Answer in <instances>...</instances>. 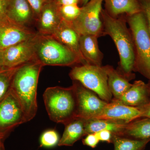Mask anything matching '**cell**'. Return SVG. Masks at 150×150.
<instances>
[{
  "label": "cell",
  "instance_id": "cell-22",
  "mask_svg": "<svg viewBox=\"0 0 150 150\" xmlns=\"http://www.w3.org/2000/svg\"><path fill=\"white\" fill-rule=\"evenodd\" d=\"M142 118L128 123L120 136L135 139H150V119Z\"/></svg>",
  "mask_w": 150,
  "mask_h": 150
},
{
  "label": "cell",
  "instance_id": "cell-32",
  "mask_svg": "<svg viewBox=\"0 0 150 150\" xmlns=\"http://www.w3.org/2000/svg\"><path fill=\"white\" fill-rule=\"evenodd\" d=\"M141 111V117L150 119V101L147 104L137 107Z\"/></svg>",
  "mask_w": 150,
  "mask_h": 150
},
{
  "label": "cell",
  "instance_id": "cell-25",
  "mask_svg": "<svg viewBox=\"0 0 150 150\" xmlns=\"http://www.w3.org/2000/svg\"><path fill=\"white\" fill-rule=\"evenodd\" d=\"M58 10L62 20L72 24L79 15L81 7L78 5H69L58 6Z\"/></svg>",
  "mask_w": 150,
  "mask_h": 150
},
{
  "label": "cell",
  "instance_id": "cell-21",
  "mask_svg": "<svg viewBox=\"0 0 150 150\" xmlns=\"http://www.w3.org/2000/svg\"><path fill=\"white\" fill-rule=\"evenodd\" d=\"M85 122L84 119L75 118L64 124V131L58 146H71L85 136Z\"/></svg>",
  "mask_w": 150,
  "mask_h": 150
},
{
  "label": "cell",
  "instance_id": "cell-20",
  "mask_svg": "<svg viewBox=\"0 0 150 150\" xmlns=\"http://www.w3.org/2000/svg\"><path fill=\"white\" fill-rule=\"evenodd\" d=\"M128 123L108 119H93L85 120V136L102 130H108L113 134L120 136Z\"/></svg>",
  "mask_w": 150,
  "mask_h": 150
},
{
  "label": "cell",
  "instance_id": "cell-14",
  "mask_svg": "<svg viewBox=\"0 0 150 150\" xmlns=\"http://www.w3.org/2000/svg\"><path fill=\"white\" fill-rule=\"evenodd\" d=\"M35 32L29 28L8 23L0 26V48L4 49L34 37Z\"/></svg>",
  "mask_w": 150,
  "mask_h": 150
},
{
  "label": "cell",
  "instance_id": "cell-24",
  "mask_svg": "<svg viewBox=\"0 0 150 150\" xmlns=\"http://www.w3.org/2000/svg\"><path fill=\"white\" fill-rule=\"evenodd\" d=\"M20 67L0 70V102L9 91L14 75Z\"/></svg>",
  "mask_w": 150,
  "mask_h": 150
},
{
  "label": "cell",
  "instance_id": "cell-29",
  "mask_svg": "<svg viewBox=\"0 0 150 150\" xmlns=\"http://www.w3.org/2000/svg\"><path fill=\"white\" fill-rule=\"evenodd\" d=\"M8 2V0H0V21L3 24L11 23L7 17Z\"/></svg>",
  "mask_w": 150,
  "mask_h": 150
},
{
  "label": "cell",
  "instance_id": "cell-30",
  "mask_svg": "<svg viewBox=\"0 0 150 150\" xmlns=\"http://www.w3.org/2000/svg\"><path fill=\"white\" fill-rule=\"evenodd\" d=\"M86 137L83 140V144L86 146L92 148L96 147L100 142L95 134H90L87 135Z\"/></svg>",
  "mask_w": 150,
  "mask_h": 150
},
{
  "label": "cell",
  "instance_id": "cell-37",
  "mask_svg": "<svg viewBox=\"0 0 150 150\" xmlns=\"http://www.w3.org/2000/svg\"><path fill=\"white\" fill-rule=\"evenodd\" d=\"M5 135L1 134V133H0V140H2V139L5 137Z\"/></svg>",
  "mask_w": 150,
  "mask_h": 150
},
{
  "label": "cell",
  "instance_id": "cell-36",
  "mask_svg": "<svg viewBox=\"0 0 150 150\" xmlns=\"http://www.w3.org/2000/svg\"><path fill=\"white\" fill-rule=\"evenodd\" d=\"M89 1V0H82L81 4L82 5V6L85 5Z\"/></svg>",
  "mask_w": 150,
  "mask_h": 150
},
{
  "label": "cell",
  "instance_id": "cell-4",
  "mask_svg": "<svg viewBox=\"0 0 150 150\" xmlns=\"http://www.w3.org/2000/svg\"><path fill=\"white\" fill-rule=\"evenodd\" d=\"M43 99L51 121L65 124L76 118V101L72 86L48 88L43 93Z\"/></svg>",
  "mask_w": 150,
  "mask_h": 150
},
{
  "label": "cell",
  "instance_id": "cell-19",
  "mask_svg": "<svg viewBox=\"0 0 150 150\" xmlns=\"http://www.w3.org/2000/svg\"><path fill=\"white\" fill-rule=\"evenodd\" d=\"M108 76V88L113 99H119L130 88L132 84L117 69L110 65L104 66Z\"/></svg>",
  "mask_w": 150,
  "mask_h": 150
},
{
  "label": "cell",
  "instance_id": "cell-3",
  "mask_svg": "<svg viewBox=\"0 0 150 150\" xmlns=\"http://www.w3.org/2000/svg\"><path fill=\"white\" fill-rule=\"evenodd\" d=\"M126 18L134 42V71L150 81V33L146 16L142 11Z\"/></svg>",
  "mask_w": 150,
  "mask_h": 150
},
{
  "label": "cell",
  "instance_id": "cell-13",
  "mask_svg": "<svg viewBox=\"0 0 150 150\" xmlns=\"http://www.w3.org/2000/svg\"><path fill=\"white\" fill-rule=\"evenodd\" d=\"M62 21L58 6L54 0H48L35 22L37 32L41 35H52Z\"/></svg>",
  "mask_w": 150,
  "mask_h": 150
},
{
  "label": "cell",
  "instance_id": "cell-2",
  "mask_svg": "<svg viewBox=\"0 0 150 150\" xmlns=\"http://www.w3.org/2000/svg\"><path fill=\"white\" fill-rule=\"evenodd\" d=\"M43 67L33 59L19 67L13 78L11 88L20 102L26 122L32 120L37 112L38 83Z\"/></svg>",
  "mask_w": 150,
  "mask_h": 150
},
{
  "label": "cell",
  "instance_id": "cell-15",
  "mask_svg": "<svg viewBox=\"0 0 150 150\" xmlns=\"http://www.w3.org/2000/svg\"><path fill=\"white\" fill-rule=\"evenodd\" d=\"M51 35L74 52L79 57L83 64L87 63L80 49V35L71 24L62 20L61 23Z\"/></svg>",
  "mask_w": 150,
  "mask_h": 150
},
{
  "label": "cell",
  "instance_id": "cell-27",
  "mask_svg": "<svg viewBox=\"0 0 150 150\" xmlns=\"http://www.w3.org/2000/svg\"><path fill=\"white\" fill-rule=\"evenodd\" d=\"M31 7L35 15V20H37L43 6L48 0H26ZM36 22V21H35Z\"/></svg>",
  "mask_w": 150,
  "mask_h": 150
},
{
  "label": "cell",
  "instance_id": "cell-35",
  "mask_svg": "<svg viewBox=\"0 0 150 150\" xmlns=\"http://www.w3.org/2000/svg\"><path fill=\"white\" fill-rule=\"evenodd\" d=\"M0 150H5L4 146L2 142V140H0Z\"/></svg>",
  "mask_w": 150,
  "mask_h": 150
},
{
  "label": "cell",
  "instance_id": "cell-39",
  "mask_svg": "<svg viewBox=\"0 0 150 150\" xmlns=\"http://www.w3.org/2000/svg\"><path fill=\"white\" fill-rule=\"evenodd\" d=\"M4 24H3L1 22V21H0V26H1L2 25H3Z\"/></svg>",
  "mask_w": 150,
  "mask_h": 150
},
{
  "label": "cell",
  "instance_id": "cell-6",
  "mask_svg": "<svg viewBox=\"0 0 150 150\" xmlns=\"http://www.w3.org/2000/svg\"><path fill=\"white\" fill-rule=\"evenodd\" d=\"M69 76L73 81L80 83L105 102L112 100V96L108 88L107 74L104 66L81 64L73 67Z\"/></svg>",
  "mask_w": 150,
  "mask_h": 150
},
{
  "label": "cell",
  "instance_id": "cell-38",
  "mask_svg": "<svg viewBox=\"0 0 150 150\" xmlns=\"http://www.w3.org/2000/svg\"><path fill=\"white\" fill-rule=\"evenodd\" d=\"M148 87H149V91L150 92V81H149V82L147 83Z\"/></svg>",
  "mask_w": 150,
  "mask_h": 150
},
{
  "label": "cell",
  "instance_id": "cell-28",
  "mask_svg": "<svg viewBox=\"0 0 150 150\" xmlns=\"http://www.w3.org/2000/svg\"><path fill=\"white\" fill-rule=\"evenodd\" d=\"M142 11L144 13L150 33V0H139Z\"/></svg>",
  "mask_w": 150,
  "mask_h": 150
},
{
  "label": "cell",
  "instance_id": "cell-9",
  "mask_svg": "<svg viewBox=\"0 0 150 150\" xmlns=\"http://www.w3.org/2000/svg\"><path fill=\"white\" fill-rule=\"evenodd\" d=\"M25 122L20 102L11 88L0 102V133L6 135L14 127Z\"/></svg>",
  "mask_w": 150,
  "mask_h": 150
},
{
  "label": "cell",
  "instance_id": "cell-33",
  "mask_svg": "<svg viewBox=\"0 0 150 150\" xmlns=\"http://www.w3.org/2000/svg\"><path fill=\"white\" fill-rule=\"evenodd\" d=\"M58 6L69 5H78L82 3V0H54Z\"/></svg>",
  "mask_w": 150,
  "mask_h": 150
},
{
  "label": "cell",
  "instance_id": "cell-11",
  "mask_svg": "<svg viewBox=\"0 0 150 150\" xmlns=\"http://www.w3.org/2000/svg\"><path fill=\"white\" fill-rule=\"evenodd\" d=\"M141 117V112L137 107H131L112 99L107 103L96 119H108L129 123Z\"/></svg>",
  "mask_w": 150,
  "mask_h": 150
},
{
  "label": "cell",
  "instance_id": "cell-12",
  "mask_svg": "<svg viewBox=\"0 0 150 150\" xmlns=\"http://www.w3.org/2000/svg\"><path fill=\"white\" fill-rule=\"evenodd\" d=\"M7 17L10 23L21 27L29 28L36 21L34 13L26 0H8Z\"/></svg>",
  "mask_w": 150,
  "mask_h": 150
},
{
  "label": "cell",
  "instance_id": "cell-18",
  "mask_svg": "<svg viewBox=\"0 0 150 150\" xmlns=\"http://www.w3.org/2000/svg\"><path fill=\"white\" fill-rule=\"evenodd\" d=\"M105 10L110 16L118 17L142 11L139 0H103Z\"/></svg>",
  "mask_w": 150,
  "mask_h": 150
},
{
  "label": "cell",
  "instance_id": "cell-1",
  "mask_svg": "<svg viewBox=\"0 0 150 150\" xmlns=\"http://www.w3.org/2000/svg\"><path fill=\"white\" fill-rule=\"evenodd\" d=\"M105 35H108L115 43L120 62L117 69L129 81L135 79V53L131 30L127 27L126 15L118 17L110 16L104 9L100 13Z\"/></svg>",
  "mask_w": 150,
  "mask_h": 150
},
{
  "label": "cell",
  "instance_id": "cell-16",
  "mask_svg": "<svg viewBox=\"0 0 150 150\" xmlns=\"http://www.w3.org/2000/svg\"><path fill=\"white\" fill-rule=\"evenodd\" d=\"M114 100L131 107L144 105L150 101V92L147 83L141 80L135 81L119 99Z\"/></svg>",
  "mask_w": 150,
  "mask_h": 150
},
{
  "label": "cell",
  "instance_id": "cell-8",
  "mask_svg": "<svg viewBox=\"0 0 150 150\" xmlns=\"http://www.w3.org/2000/svg\"><path fill=\"white\" fill-rule=\"evenodd\" d=\"M72 86L76 101V118L85 120L96 118L108 102L100 98L96 93L86 88L77 81H73Z\"/></svg>",
  "mask_w": 150,
  "mask_h": 150
},
{
  "label": "cell",
  "instance_id": "cell-7",
  "mask_svg": "<svg viewBox=\"0 0 150 150\" xmlns=\"http://www.w3.org/2000/svg\"><path fill=\"white\" fill-rule=\"evenodd\" d=\"M103 0H89L81 7L77 18L72 23L80 35L90 34L98 37L105 36L100 13Z\"/></svg>",
  "mask_w": 150,
  "mask_h": 150
},
{
  "label": "cell",
  "instance_id": "cell-5",
  "mask_svg": "<svg viewBox=\"0 0 150 150\" xmlns=\"http://www.w3.org/2000/svg\"><path fill=\"white\" fill-rule=\"evenodd\" d=\"M35 59L43 66L69 67L83 64L77 55L53 36L38 33L35 43Z\"/></svg>",
  "mask_w": 150,
  "mask_h": 150
},
{
  "label": "cell",
  "instance_id": "cell-23",
  "mask_svg": "<svg viewBox=\"0 0 150 150\" xmlns=\"http://www.w3.org/2000/svg\"><path fill=\"white\" fill-rule=\"evenodd\" d=\"M150 142V138L143 140L135 139L113 134L112 139L114 150H144Z\"/></svg>",
  "mask_w": 150,
  "mask_h": 150
},
{
  "label": "cell",
  "instance_id": "cell-10",
  "mask_svg": "<svg viewBox=\"0 0 150 150\" xmlns=\"http://www.w3.org/2000/svg\"><path fill=\"white\" fill-rule=\"evenodd\" d=\"M38 33L34 37L3 50L4 69L19 67L35 59Z\"/></svg>",
  "mask_w": 150,
  "mask_h": 150
},
{
  "label": "cell",
  "instance_id": "cell-31",
  "mask_svg": "<svg viewBox=\"0 0 150 150\" xmlns=\"http://www.w3.org/2000/svg\"><path fill=\"white\" fill-rule=\"evenodd\" d=\"M99 141L112 143L113 134L108 130H102L95 133Z\"/></svg>",
  "mask_w": 150,
  "mask_h": 150
},
{
  "label": "cell",
  "instance_id": "cell-26",
  "mask_svg": "<svg viewBox=\"0 0 150 150\" xmlns=\"http://www.w3.org/2000/svg\"><path fill=\"white\" fill-rule=\"evenodd\" d=\"M59 134L57 131L53 129L47 130L43 132L40 136V147L45 148H52L59 144Z\"/></svg>",
  "mask_w": 150,
  "mask_h": 150
},
{
  "label": "cell",
  "instance_id": "cell-34",
  "mask_svg": "<svg viewBox=\"0 0 150 150\" xmlns=\"http://www.w3.org/2000/svg\"><path fill=\"white\" fill-rule=\"evenodd\" d=\"M4 69V53L3 49L0 48V70Z\"/></svg>",
  "mask_w": 150,
  "mask_h": 150
},
{
  "label": "cell",
  "instance_id": "cell-17",
  "mask_svg": "<svg viewBox=\"0 0 150 150\" xmlns=\"http://www.w3.org/2000/svg\"><path fill=\"white\" fill-rule=\"evenodd\" d=\"M98 38L97 36L90 34L81 35L79 46L82 55L87 63L100 67L104 55L100 50Z\"/></svg>",
  "mask_w": 150,
  "mask_h": 150
}]
</instances>
